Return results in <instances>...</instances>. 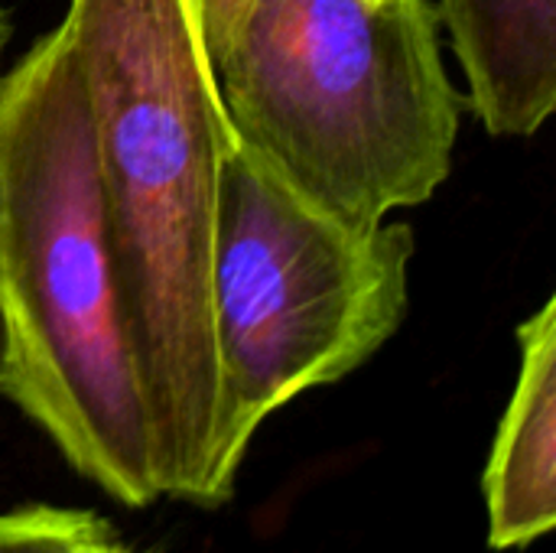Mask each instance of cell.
Returning a JSON list of instances; mask_svg holds the SVG:
<instances>
[{"label": "cell", "mask_w": 556, "mask_h": 553, "mask_svg": "<svg viewBox=\"0 0 556 553\" xmlns=\"http://www.w3.org/2000/svg\"><path fill=\"white\" fill-rule=\"evenodd\" d=\"M440 26L492 137H534L556 108V0H440Z\"/></svg>", "instance_id": "obj_5"}, {"label": "cell", "mask_w": 556, "mask_h": 553, "mask_svg": "<svg viewBox=\"0 0 556 553\" xmlns=\"http://www.w3.org/2000/svg\"><path fill=\"white\" fill-rule=\"evenodd\" d=\"M7 42H10V16L0 7V91H3V52H7Z\"/></svg>", "instance_id": "obj_9"}, {"label": "cell", "mask_w": 556, "mask_h": 553, "mask_svg": "<svg viewBox=\"0 0 556 553\" xmlns=\"http://www.w3.org/2000/svg\"><path fill=\"white\" fill-rule=\"evenodd\" d=\"M521 368L482 476L489 544L528 548L556 525V300L518 326Z\"/></svg>", "instance_id": "obj_6"}, {"label": "cell", "mask_w": 556, "mask_h": 553, "mask_svg": "<svg viewBox=\"0 0 556 553\" xmlns=\"http://www.w3.org/2000/svg\"><path fill=\"white\" fill-rule=\"evenodd\" d=\"M104 222L150 411L160 489L225 505L212 316L222 160L235 137L192 0H68Z\"/></svg>", "instance_id": "obj_1"}, {"label": "cell", "mask_w": 556, "mask_h": 553, "mask_svg": "<svg viewBox=\"0 0 556 553\" xmlns=\"http://www.w3.org/2000/svg\"><path fill=\"white\" fill-rule=\"evenodd\" d=\"M215 81L235 137L355 228L453 169L463 95L430 0H254Z\"/></svg>", "instance_id": "obj_3"}, {"label": "cell", "mask_w": 556, "mask_h": 553, "mask_svg": "<svg viewBox=\"0 0 556 553\" xmlns=\"http://www.w3.org/2000/svg\"><path fill=\"white\" fill-rule=\"evenodd\" d=\"M414 228H355L231 137L222 160L212 316L222 453L238 476L257 427L293 398L358 372L401 329Z\"/></svg>", "instance_id": "obj_4"}, {"label": "cell", "mask_w": 556, "mask_h": 553, "mask_svg": "<svg viewBox=\"0 0 556 553\" xmlns=\"http://www.w3.org/2000/svg\"><path fill=\"white\" fill-rule=\"evenodd\" d=\"M0 553H134L94 515L26 505L0 512Z\"/></svg>", "instance_id": "obj_7"}, {"label": "cell", "mask_w": 556, "mask_h": 553, "mask_svg": "<svg viewBox=\"0 0 556 553\" xmlns=\"http://www.w3.org/2000/svg\"><path fill=\"white\" fill-rule=\"evenodd\" d=\"M195 7V20H199V36H202V49L215 65L225 59V52L231 49L248 10L254 7V0H192Z\"/></svg>", "instance_id": "obj_8"}, {"label": "cell", "mask_w": 556, "mask_h": 553, "mask_svg": "<svg viewBox=\"0 0 556 553\" xmlns=\"http://www.w3.org/2000/svg\"><path fill=\"white\" fill-rule=\"evenodd\" d=\"M0 398L104 495L163 499L65 20L3 72Z\"/></svg>", "instance_id": "obj_2"}]
</instances>
